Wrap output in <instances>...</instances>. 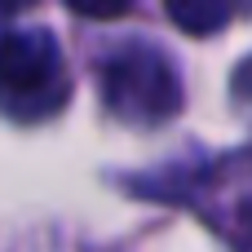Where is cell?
<instances>
[{"label":"cell","instance_id":"7a4b0ae2","mask_svg":"<svg viewBox=\"0 0 252 252\" xmlns=\"http://www.w3.org/2000/svg\"><path fill=\"white\" fill-rule=\"evenodd\" d=\"M71 97L62 75V49L49 31L0 35V111L13 120H44Z\"/></svg>","mask_w":252,"mask_h":252},{"label":"cell","instance_id":"5b68a950","mask_svg":"<svg viewBox=\"0 0 252 252\" xmlns=\"http://www.w3.org/2000/svg\"><path fill=\"white\" fill-rule=\"evenodd\" d=\"M235 248H239V252H252V204L239 213V221H235Z\"/></svg>","mask_w":252,"mask_h":252},{"label":"cell","instance_id":"8992f818","mask_svg":"<svg viewBox=\"0 0 252 252\" xmlns=\"http://www.w3.org/2000/svg\"><path fill=\"white\" fill-rule=\"evenodd\" d=\"M235 97L239 102H252V58L239 66V75H235Z\"/></svg>","mask_w":252,"mask_h":252},{"label":"cell","instance_id":"52a82bcc","mask_svg":"<svg viewBox=\"0 0 252 252\" xmlns=\"http://www.w3.org/2000/svg\"><path fill=\"white\" fill-rule=\"evenodd\" d=\"M35 0H0V13H22V9H31Z\"/></svg>","mask_w":252,"mask_h":252},{"label":"cell","instance_id":"3957f363","mask_svg":"<svg viewBox=\"0 0 252 252\" xmlns=\"http://www.w3.org/2000/svg\"><path fill=\"white\" fill-rule=\"evenodd\" d=\"M164 13L173 18V27H182L190 35H213L230 22L235 4L230 0H164Z\"/></svg>","mask_w":252,"mask_h":252},{"label":"cell","instance_id":"6da1fadb","mask_svg":"<svg viewBox=\"0 0 252 252\" xmlns=\"http://www.w3.org/2000/svg\"><path fill=\"white\" fill-rule=\"evenodd\" d=\"M97 84H102L106 111L137 128L164 124L182 111V80H177L173 58L142 40L106 53L97 66Z\"/></svg>","mask_w":252,"mask_h":252},{"label":"cell","instance_id":"277c9868","mask_svg":"<svg viewBox=\"0 0 252 252\" xmlns=\"http://www.w3.org/2000/svg\"><path fill=\"white\" fill-rule=\"evenodd\" d=\"M66 9L80 18H93V22H111V18H124L133 9V0H66Z\"/></svg>","mask_w":252,"mask_h":252}]
</instances>
